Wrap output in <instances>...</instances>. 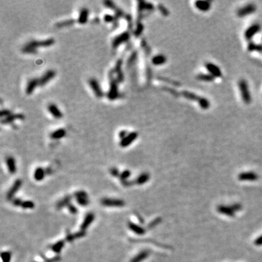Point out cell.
Returning a JSON list of instances; mask_svg holds the SVG:
<instances>
[{
  "instance_id": "6da1fadb",
  "label": "cell",
  "mask_w": 262,
  "mask_h": 262,
  "mask_svg": "<svg viewBox=\"0 0 262 262\" xmlns=\"http://www.w3.org/2000/svg\"><path fill=\"white\" fill-rule=\"evenodd\" d=\"M55 44V39L53 38H48L44 40H32L25 44L22 49V51L24 53L36 54L38 47H47Z\"/></svg>"
},
{
  "instance_id": "7a4b0ae2",
  "label": "cell",
  "mask_w": 262,
  "mask_h": 262,
  "mask_svg": "<svg viewBox=\"0 0 262 262\" xmlns=\"http://www.w3.org/2000/svg\"><path fill=\"white\" fill-rule=\"evenodd\" d=\"M109 79H110V85H109L107 97L110 101H114L119 96V90L118 84H117L118 81H117V79L114 78L113 71H110V73H109Z\"/></svg>"
},
{
  "instance_id": "3957f363",
  "label": "cell",
  "mask_w": 262,
  "mask_h": 262,
  "mask_svg": "<svg viewBox=\"0 0 262 262\" xmlns=\"http://www.w3.org/2000/svg\"><path fill=\"white\" fill-rule=\"evenodd\" d=\"M130 37H131V34H130V33L128 31H125V32L119 34L118 36H115L114 38L112 43V47L114 49L117 48L120 44L128 42L130 39Z\"/></svg>"
},
{
  "instance_id": "277c9868",
  "label": "cell",
  "mask_w": 262,
  "mask_h": 262,
  "mask_svg": "<svg viewBox=\"0 0 262 262\" xmlns=\"http://www.w3.org/2000/svg\"><path fill=\"white\" fill-rule=\"evenodd\" d=\"M89 85H90V88L93 90V92L94 93L95 96L97 98H101L104 96V92H103L102 89H101V85L98 83V81L97 80L96 78H90L88 81Z\"/></svg>"
},
{
  "instance_id": "5b68a950",
  "label": "cell",
  "mask_w": 262,
  "mask_h": 262,
  "mask_svg": "<svg viewBox=\"0 0 262 262\" xmlns=\"http://www.w3.org/2000/svg\"><path fill=\"white\" fill-rule=\"evenodd\" d=\"M56 75V72L55 70L50 69L46 71L45 73L39 79V86H44L46 84L48 83L51 79H52Z\"/></svg>"
},
{
  "instance_id": "8992f818",
  "label": "cell",
  "mask_w": 262,
  "mask_h": 262,
  "mask_svg": "<svg viewBox=\"0 0 262 262\" xmlns=\"http://www.w3.org/2000/svg\"><path fill=\"white\" fill-rule=\"evenodd\" d=\"M137 137L138 133H136V132H131V133H128L123 139H121L120 142V147H123V148L128 147L135 140L137 139Z\"/></svg>"
},
{
  "instance_id": "52a82bcc",
  "label": "cell",
  "mask_w": 262,
  "mask_h": 262,
  "mask_svg": "<svg viewBox=\"0 0 262 262\" xmlns=\"http://www.w3.org/2000/svg\"><path fill=\"white\" fill-rule=\"evenodd\" d=\"M47 109L50 114H51L54 118L59 120L63 117V114L59 109V108L56 106L55 104H50L47 106Z\"/></svg>"
},
{
  "instance_id": "ba28073f",
  "label": "cell",
  "mask_w": 262,
  "mask_h": 262,
  "mask_svg": "<svg viewBox=\"0 0 262 262\" xmlns=\"http://www.w3.org/2000/svg\"><path fill=\"white\" fill-rule=\"evenodd\" d=\"M37 85H39V79L31 78L28 81L26 87V93L28 96L31 95Z\"/></svg>"
},
{
  "instance_id": "9c48e42d",
  "label": "cell",
  "mask_w": 262,
  "mask_h": 262,
  "mask_svg": "<svg viewBox=\"0 0 262 262\" xmlns=\"http://www.w3.org/2000/svg\"><path fill=\"white\" fill-rule=\"evenodd\" d=\"M122 60L118 59L116 62L115 67H114V71L117 74V79L118 82H122L124 80V74L122 70Z\"/></svg>"
},
{
  "instance_id": "30bf717a",
  "label": "cell",
  "mask_w": 262,
  "mask_h": 262,
  "mask_svg": "<svg viewBox=\"0 0 262 262\" xmlns=\"http://www.w3.org/2000/svg\"><path fill=\"white\" fill-rule=\"evenodd\" d=\"M102 204L109 207H122L124 205V202L120 200L104 199L102 200Z\"/></svg>"
},
{
  "instance_id": "8fae6325",
  "label": "cell",
  "mask_w": 262,
  "mask_h": 262,
  "mask_svg": "<svg viewBox=\"0 0 262 262\" xmlns=\"http://www.w3.org/2000/svg\"><path fill=\"white\" fill-rule=\"evenodd\" d=\"M16 120H24V115L22 114H12L1 120V124H9Z\"/></svg>"
},
{
  "instance_id": "7c38bea8",
  "label": "cell",
  "mask_w": 262,
  "mask_h": 262,
  "mask_svg": "<svg viewBox=\"0 0 262 262\" xmlns=\"http://www.w3.org/2000/svg\"><path fill=\"white\" fill-rule=\"evenodd\" d=\"M88 15H89V10L88 9L83 7L80 9V12H79V17H78V23L79 24L84 25L87 22L88 20Z\"/></svg>"
},
{
  "instance_id": "4fadbf2b",
  "label": "cell",
  "mask_w": 262,
  "mask_h": 262,
  "mask_svg": "<svg viewBox=\"0 0 262 262\" xmlns=\"http://www.w3.org/2000/svg\"><path fill=\"white\" fill-rule=\"evenodd\" d=\"M6 163H7V168L10 173H15L16 171V165H15V160L12 157H8L6 159Z\"/></svg>"
},
{
  "instance_id": "5bb4252c",
  "label": "cell",
  "mask_w": 262,
  "mask_h": 262,
  "mask_svg": "<svg viewBox=\"0 0 262 262\" xmlns=\"http://www.w3.org/2000/svg\"><path fill=\"white\" fill-rule=\"evenodd\" d=\"M66 134V130L63 129V128H60V129L55 130V131L50 133V138L54 140L61 139L62 138L65 137Z\"/></svg>"
},
{
  "instance_id": "9a60e30c",
  "label": "cell",
  "mask_w": 262,
  "mask_h": 262,
  "mask_svg": "<svg viewBox=\"0 0 262 262\" xmlns=\"http://www.w3.org/2000/svg\"><path fill=\"white\" fill-rule=\"evenodd\" d=\"M166 61V58L163 55H155L152 58V63L155 66H160V65L163 64Z\"/></svg>"
},
{
  "instance_id": "2e32d148",
  "label": "cell",
  "mask_w": 262,
  "mask_h": 262,
  "mask_svg": "<svg viewBox=\"0 0 262 262\" xmlns=\"http://www.w3.org/2000/svg\"><path fill=\"white\" fill-rule=\"evenodd\" d=\"M75 23V20L74 19H68V20H62V21L58 22L55 24V26L58 28H61V27H64V26H72L73 24Z\"/></svg>"
},
{
  "instance_id": "e0dca14e",
  "label": "cell",
  "mask_w": 262,
  "mask_h": 262,
  "mask_svg": "<svg viewBox=\"0 0 262 262\" xmlns=\"http://www.w3.org/2000/svg\"><path fill=\"white\" fill-rule=\"evenodd\" d=\"M34 179L36 181H41L44 177V171L42 168H37L34 171Z\"/></svg>"
},
{
  "instance_id": "ac0fdd59",
  "label": "cell",
  "mask_w": 262,
  "mask_h": 262,
  "mask_svg": "<svg viewBox=\"0 0 262 262\" xmlns=\"http://www.w3.org/2000/svg\"><path fill=\"white\" fill-rule=\"evenodd\" d=\"M20 186H21V181H20V180H17V181L14 184L13 187H12V188H11V189L9 191L8 197H12L15 195V192L19 189Z\"/></svg>"
},
{
  "instance_id": "d6986e66",
  "label": "cell",
  "mask_w": 262,
  "mask_h": 262,
  "mask_svg": "<svg viewBox=\"0 0 262 262\" xmlns=\"http://www.w3.org/2000/svg\"><path fill=\"white\" fill-rule=\"evenodd\" d=\"M94 219V215L93 214H88L87 215L86 218H85V220H84L83 224L82 225V229H87V226L92 223L93 220Z\"/></svg>"
},
{
  "instance_id": "ffe728a7",
  "label": "cell",
  "mask_w": 262,
  "mask_h": 262,
  "mask_svg": "<svg viewBox=\"0 0 262 262\" xmlns=\"http://www.w3.org/2000/svg\"><path fill=\"white\" fill-rule=\"evenodd\" d=\"M77 201H78L79 204L82 205H87V200L86 198V195H85L84 193L78 194V195H77Z\"/></svg>"
},
{
  "instance_id": "44dd1931",
  "label": "cell",
  "mask_w": 262,
  "mask_h": 262,
  "mask_svg": "<svg viewBox=\"0 0 262 262\" xmlns=\"http://www.w3.org/2000/svg\"><path fill=\"white\" fill-rule=\"evenodd\" d=\"M129 226H130V229H131L132 231L136 232V234H142L143 229L141 228V227L138 226L137 225H136L135 224L133 223H130Z\"/></svg>"
},
{
  "instance_id": "7402d4cb",
  "label": "cell",
  "mask_w": 262,
  "mask_h": 262,
  "mask_svg": "<svg viewBox=\"0 0 262 262\" xmlns=\"http://www.w3.org/2000/svg\"><path fill=\"white\" fill-rule=\"evenodd\" d=\"M143 30H144V26L142 25L141 23H137V26H136V30L134 31V34L136 36H139L142 33Z\"/></svg>"
},
{
  "instance_id": "603a6c76",
  "label": "cell",
  "mask_w": 262,
  "mask_h": 262,
  "mask_svg": "<svg viewBox=\"0 0 262 262\" xmlns=\"http://www.w3.org/2000/svg\"><path fill=\"white\" fill-rule=\"evenodd\" d=\"M104 4L106 6V7H109V9H113L114 11H116L117 9H118V7L115 5V4H114L112 1H105Z\"/></svg>"
},
{
  "instance_id": "cb8c5ba5",
  "label": "cell",
  "mask_w": 262,
  "mask_h": 262,
  "mask_svg": "<svg viewBox=\"0 0 262 262\" xmlns=\"http://www.w3.org/2000/svg\"><path fill=\"white\" fill-rule=\"evenodd\" d=\"M104 20L106 23H112V22L115 21L116 17L112 15H109V14H106L104 16Z\"/></svg>"
},
{
  "instance_id": "d4e9b609",
  "label": "cell",
  "mask_w": 262,
  "mask_h": 262,
  "mask_svg": "<svg viewBox=\"0 0 262 262\" xmlns=\"http://www.w3.org/2000/svg\"><path fill=\"white\" fill-rule=\"evenodd\" d=\"M136 57H137V52L135 51L132 53V55L130 57V58L128 61V66H131V65L134 63V61L136 60Z\"/></svg>"
},
{
  "instance_id": "484cf974",
  "label": "cell",
  "mask_w": 262,
  "mask_h": 262,
  "mask_svg": "<svg viewBox=\"0 0 262 262\" xmlns=\"http://www.w3.org/2000/svg\"><path fill=\"white\" fill-rule=\"evenodd\" d=\"M11 254L9 252H4L1 253V259L3 262H9L10 260Z\"/></svg>"
},
{
  "instance_id": "4316f807",
  "label": "cell",
  "mask_w": 262,
  "mask_h": 262,
  "mask_svg": "<svg viewBox=\"0 0 262 262\" xmlns=\"http://www.w3.org/2000/svg\"><path fill=\"white\" fill-rule=\"evenodd\" d=\"M21 206L23 208H33L34 207V205L32 202L26 201L24 202L21 203Z\"/></svg>"
},
{
  "instance_id": "83f0119b",
  "label": "cell",
  "mask_w": 262,
  "mask_h": 262,
  "mask_svg": "<svg viewBox=\"0 0 262 262\" xmlns=\"http://www.w3.org/2000/svg\"><path fill=\"white\" fill-rule=\"evenodd\" d=\"M11 114H12V112H11L10 110H9V109H2V110H1L0 116H1V117H2V118H5V117H8V116L11 115Z\"/></svg>"
},
{
  "instance_id": "f1b7e54d",
  "label": "cell",
  "mask_w": 262,
  "mask_h": 262,
  "mask_svg": "<svg viewBox=\"0 0 262 262\" xmlns=\"http://www.w3.org/2000/svg\"><path fill=\"white\" fill-rule=\"evenodd\" d=\"M147 180V174H143L141 176H139V179H137V183L138 184H143L144 182H145Z\"/></svg>"
},
{
  "instance_id": "f546056e",
  "label": "cell",
  "mask_w": 262,
  "mask_h": 262,
  "mask_svg": "<svg viewBox=\"0 0 262 262\" xmlns=\"http://www.w3.org/2000/svg\"><path fill=\"white\" fill-rule=\"evenodd\" d=\"M144 257H145V254L141 253V254H139V255H138L136 258H133V259L131 261V262H139V261H141V260L144 258Z\"/></svg>"
},
{
  "instance_id": "4dcf8cb0",
  "label": "cell",
  "mask_w": 262,
  "mask_h": 262,
  "mask_svg": "<svg viewBox=\"0 0 262 262\" xmlns=\"http://www.w3.org/2000/svg\"><path fill=\"white\" fill-rule=\"evenodd\" d=\"M62 246H63V242H58L57 244H55V245L53 246V247H52V248H53V250H55V251L60 252V250L61 249Z\"/></svg>"
},
{
  "instance_id": "1f68e13d",
  "label": "cell",
  "mask_w": 262,
  "mask_h": 262,
  "mask_svg": "<svg viewBox=\"0 0 262 262\" xmlns=\"http://www.w3.org/2000/svg\"><path fill=\"white\" fill-rule=\"evenodd\" d=\"M130 174H131V173H130L129 171H125L123 173H122V175H121L122 179H127V178H128V177H129Z\"/></svg>"
},
{
  "instance_id": "d6a6232c",
  "label": "cell",
  "mask_w": 262,
  "mask_h": 262,
  "mask_svg": "<svg viewBox=\"0 0 262 262\" xmlns=\"http://www.w3.org/2000/svg\"><path fill=\"white\" fill-rule=\"evenodd\" d=\"M128 134V132H127L126 131H124V130H122V131H120V133H119V136H120V139H123L124 138H125Z\"/></svg>"
}]
</instances>
